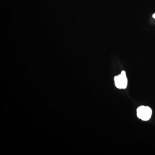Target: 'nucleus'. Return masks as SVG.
Instances as JSON below:
<instances>
[{
  "label": "nucleus",
  "mask_w": 155,
  "mask_h": 155,
  "mask_svg": "<svg viewBox=\"0 0 155 155\" xmlns=\"http://www.w3.org/2000/svg\"><path fill=\"white\" fill-rule=\"evenodd\" d=\"M152 110L149 107L142 106L139 107L137 110V115L140 119L143 121H147L151 117Z\"/></svg>",
  "instance_id": "1"
},
{
  "label": "nucleus",
  "mask_w": 155,
  "mask_h": 155,
  "mask_svg": "<svg viewBox=\"0 0 155 155\" xmlns=\"http://www.w3.org/2000/svg\"><path fill=\"white\" fill-rule=\"evenodd\" d=\"M114 81L117 88H126L127 87V79L125 71H122L120 75L115 76L114 78Z\"/></svg>",
  "instance_id": "2"
},
{
  "label": "nucleus",
  "mask_w": 155,
  "mask_h": 155,
  "mask_svg": "<svg viewBox=\"0 0 155 155\" xmlns=\"http://www.w3.org/2000/svg\"><path fill=\"white\" fill-rule=\"evenodd\" d=\"M153 17L154 19H155V14H154L153 15Z\"/></svg>",
  "instance_id": "3"
}]
</instances>
